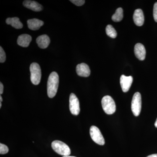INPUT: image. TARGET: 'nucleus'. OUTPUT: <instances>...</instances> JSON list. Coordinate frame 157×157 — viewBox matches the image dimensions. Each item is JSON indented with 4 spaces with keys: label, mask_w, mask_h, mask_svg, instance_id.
<instances>
[{
    "label": "nucleus",
    "mask_w": 157,
    "mask_h": 157,
    "mask_svg": "<svg viewBox=\"0 0 157 157\" xmlns=\"http://www.w3.org/2000/svg\"><path fill=\"white\" fill-rule=\"evenodd\" d=\"M59 76L56 72H52L48 77L47 82V94L49 98H54L58 88Z\"/></svg>",
    "instance_id": "obj_1"
},
{
    "label": "nucleus",
    "mask_w": 157,
    "mask_h": 157,
    "mask_svg": "<svg viewBox=\"0 0 157 157\" xmlns=\"http://www.w3.org/2000/svg\"><path fill=\"white\" fill-rule=\"evenodd\" d=\"M52 147L54 151L59 155L66 156H69L71 151L66 144L60 140H54L52 143Z\"/></svg>",
    "instance_id": "obj_2"
},
{
    "label": "nucleus",
    "mask_w": 157,
    "mask_h": 157,
    "mask_svg": "<svg viewBox=\"0 0 157 157\" xmlns=\"http://www.w3.org/2000/svg\"><path fill=\"white\" fill-rule=\"evenodd\" d=\"M102 108L105 113L107 114H112L115 113L116 107L115 102L109 96H105L101 101Z\"/></svg>",
    "instance_id": "obj_3"
},
{
    "label": "nucleus",
    "mask_w": 157,
    "mask_h": 157,
    "mask_svg": "<svg viewBox=\"0 0 157 157\" xmlns=\"http://www.w3.org/2000/svg\"><path fill=\"white\" fill-rule=\"evenodd\" d=\"M30 71L31 82L34 85H37L40 83L42 76L41 68L39 64L36 63L31 64L30 67Z\"/></svg>",
    "instance_id": "obj_4"
},
{
    "label": "nucleus",
    "mask_w": 157,
    "mask_h": 157,
    "mask_svg": "<svg viewBox=\"0 0 157 157\" xmlns=\"http://www.w3.org/2000/svg\"><path fill=\"white\" fill-rule=\"evenodd\" d=\"M132 110L134 115L137 117L140 114L141 109V97L140 93L134 94L132 102Z\"/></svg>",
    "instance_id": "obj_5"
},
{
    "label": "nucleus",
    "mask_w": 157,
    "mask_h": 157,
    "mask_svg": "<svg viewBox=\"0 0 157 157\" xmlns=\"http://www.w3.org/2000/svg\"><path fill=\"white\" fill-rule=\"evenodd\" d=\"M90 132L92 139L96 143L101 145H104L105 144L104 137L98 127L95 126L91 127Z\"/></svg>",
    "instance_id": "obj_6"
},
{
    "label": "nucleus",
    "mask_w": 157,
    "mask_h": 157,
    "mask_svg": "<svg viewBox=\"0 0 157 157\" xmlns=\"http://www.w3.org/2000/svg\"><path fill=\"white\" fill-rule=\"evenodd\" d=\"M69 107L71 113L73 115H78L80 112L79 103L78 98L75 94L72 93L70 96Z\"/></svg>",
    "instance_id": "obj_7"
},
{
    "label": "nucleus",
    "mask_w": 157,
    "mask_h": 157,
    "mask_svg": "<svg viewBox=\"0 0 157 157\" xmlns=\"http://www.w3.org/2000/svg\"><path fill=\"white\" fill-rule=\"evenodd\" d=\"M133 80V77L132 76H126L122 75L121 76V87L124 93H126L128 91L132 86Z\"/></svg>",
    "instance_id": "obj_8"
},
{
    "label": "nucleus",
    "mask_w": 157,
    "mask_h": 157,
    "mask_svg": "<svg viewBox=\"0 0 157 157\" xmlns=\"http://www.w3.org/2000/svg\"><path fill=\"white\" fill-rule=\"evenodd\" d=\"M77 75L82 77H88L90 74V70L86 64L82 63L77 65L76 67Z\"/></svg>",
    "instance_id": "obj_9"
},
{
    "label": "nucleus",
    "mask_w": 157,
    "mask_h": 157,
    "mask_svg": "<svg viewBox=\"0 0 157 157\" xmlns=\"http://www.w3.org/2000/svg\"><path fill=\"white\" fill-rule=\"evenodd\" d=\"M134 52L135 56L140 60L143 61L146 56V50L144 46L141 43H137L135 45Z\"/></svg>",
    "instance_id": "obj_10"
},
{
    "label": "nucleus",
    "mask_w": 157,
    "mask_h": 157,
    "mask_svg": "<svg viewBox=\"0 0 157 157\" xmlns=\"http://www.w3.org/2000/svg\"><path fill=\"white\" fill-rule=\"evenodd\" d=\"M133 20L136 25L141 26L144 21V15L141 9H137L135 10L133 15Z\"/></svg>",
    "instance_id": "obj_11"
},
{
    "label": "nucleus",
    "mask_w": 157,
    "mask_h": 157,
    "mask_svg": "<svg viewBox=\"0 0 157 157\" xmlns=\"http://www.w3.org/2000/svg\"><path fill=\"white\" fill-rule=\"evenodd\" d=\"M23 5L26 8L35 11H40L43 9L42 6L35 1L26 0L24 1Z\"/></svg>",
    "instance_id": "obj_12"
},
{
    "label": "nucleus",
    "mask_w": 157,
    "mask_h": 157,
    "mask_svg": "<svg viewBox=\"0 0 157 157\" xmlns=\"http://www.w3.org/2000/svg\"><path fill=\"white\" fill-rule=\"evenodd\" d=\"M32 40V37L30 35L22 34L18 36L17 43L20 46L23 47H27L29 45Z\"/></svg>",
    "instance_id": "obj_13"
},
{
    "label": "nucleus",
    "mask_w": 157,
    "mask_h": 157,
    "mask_svg": "<svg viewBox=\"0 0 157 157\" xmlns=\"http://www.w3.org/2000/svg\"><path fill=\"white\" fill-rule=\"evenodd\" d=\"M36 42L39 48H46L50 44V40L47 35H43L37 38Z\"/></svg>",
    "instance_id": "obj_14"
},
{
    "label": "nucleus",
    "mask_w": 157,
    "mask_h": 157,
    "mask_svg": "<svg viewBox=\"0 0 157 157\" xmlns=\"http://www.w3.org/2000/svg\"><path fill=\"white\" fill-rule=\"evenodd\" d=\"M29 28L32 30H37L44 25V22L40 20L33 18L27 21Z\"/></svg>",
    "instance_id": "obj_15"
},
{
    "label": "nucleus",
    "mask_w": 157,
    "mask_h": 157,
    "mask_svg": "<svg viewBox=\"0 0 157 157\" xmlns=\"http://www.w3.org/2000/svg\"><path fill=\"white\" fill-rule=\"evenodd\" d=\"M6 22L16 29H21L23 27L22 23L20 21L19 18L17 17H9L6 19Z\"/></svg>",
    "instance_id": "obj_16"
},
{
    "label": "nucleus",
    "mask_w": 157,
    "mask_h": 157,
    "mask_svg": "<svg viewBox=\"0 0 157 157\" xmlns=\"http://www.w3.org/2000/svg\"><path fill=\"white\" fill-rule=\"evenodd\" d=\"M123 18V10L122 8H118L115 14L112 16V19L114 22H119Z\"/></svg>",
    "instance_id": "obj_17"
},
{
    "label": "nucleus",
    "mask_w": 157,
    "mask_h": 157,
    "mask_svg": "<svg viewBox=\"0 0 157 157\" xmlns=\"http://www.w3.org/2000/svg\"><path fill=\"white\" fill-rule=\"evenodd\" d=\"M106 34L107 36L111 38L114 39L117 36V33L112 25H107L106 28Z\"/></svg>",
    "instance_id": "obj_18"
},
{
    "label": "nucleus",
    "mask_w": 157,
    "mask_h": 157,
    "mask_svg": "<svg viewBox=\"0 0 157 157\" xmlns=\"http://www.w3.org/2000/svg\"><path fill=\"white\" fill-rule=\"evenodd\" d=\"M9 151V149L8 147L3 144H0V154L2 155L6 154Z\"/></svg>",
    "instance_id": "obj_19"
},
{
    "label": "nucleus",
    "mask_w": 157,
    "mask_h": 157,
    "mask_svg": "<svg viewBox=\"0 0 157 157\" xmlns=\"http://www.w3.org/2000/svg\"><path fill=\"white\" fill-rule=\"evenodd\" d=\"M6 54L4 49L2 47H0V62L1 63H4L6 61Z\"/></svg>",
    "instance_id": "obj_20"
},
{
    "label": "nucleus",
    "mask_w": 157,
    "mask_h": 157,
    "mask_svg": "<svg viewBox=\"0 0 157 157\" xmlns=\"http://www.w3.org/2000/svg\"><path fill=\"white\" fill-rule=\"evenodd\" d=\"M71 2L77 6H81L84 5L85 1L84 0H71Z\"/></svg>",
    "instance_id": "obj_21"
},
{
    "label": "nucleus",
    "mask_w": 157,
    "mask_h": 157,
    "mask_svg": "<svg viewBox=\"0 0 157 157\" xmlns=\"http://www.w3.org/2000/svg\"><path fill=\"white\" fill-rule=\"evenodd\" d=\"M153 16L155 21L157 22V2L155 3L154 6Z\"/></svg>",
    "instance_id": "obj_22"
},
{
    "label": "nucleus",
    "mask_w": 157,
    "mask_h": 157,
    "mask_svg": "<svg viewBox=\"0 0 157 157\" xmlns=\"http://www.w3.org/2000/svg\"><path fill=\"white\" fill-rule=\"evenodd\" d=\"M3 91H4V86L2 82H1L0 83V94H2L3 93Z\"/></svg>",
    "instance_id": "obj_23"
},
{
    "label": "nucleus",
    "mask_w": 157,
    "mask_h": 157,
    "mask_svg": "<svg viewBox=\"0 0 157 157\" xmlns=\"http://www.w3.org/2000/svg\"><path fill=\"white\" fill-rule=\"evenodd\" d=\"M147 157H157V154L150 155L147 156Z\"/></svg>",
    "instance_id": "obj_24"
},
{
    "label": "nucleus",
    "mask_w": 157,
    "mask_h": 157,
    "mask_svg": "<svg viewBox=\"0 0 157 157\" xmlns=\"http://www.w3.org/2000/svg\"><path fill=\"white\" fill-rule=\"evenodd\" d=\"M155 127L156 128H157V118L155 122Z\"/></svg>",
    "instance_id": "obj_25"
},
{
    "label": "nucleus",
    "mask_w": 157,
    "mask_h": 157,
    "mask_svg": "<svg viewBox=\"0 0 157 157\" xmlns=\"http://www.w3.org/2000/svg\"><path fill=\"white\" fill-rule=\"evenodd\" d=\"M3 101L2 98V96H0V101H1V102H2V101Z\"/></svg>",
    "instance_id": "obj_26"
},
{
    "label": "nucleus",
    "mask_w": 157,
    "mask_h": 157,
    "mask_svg": "<svg viewBox=\"0 0 157 157\" xmlns=\"http://www.w3.org/2000/svg\"><path fill=\"white\" fill-rule=\"evenodd\" d=\"M63 157H76L75 156H63Z\"/></svg>",
    "instance_id": "obj_27"
},
{
    "label": "nucleus",
    "mask_w": 157,
    "mask_h": 157,
    "mask_svg": "<svg viewBox=\"0 0 157 157\" xmlns=\"http://www.w3.org/2000/svg\"><path fill=\"white\" fill-rule=\"evenodd\" d=\"M2 102H0V108L2 107Z\"/></svg>",
    "instance_id": "obj_28"
}]
</instances>
